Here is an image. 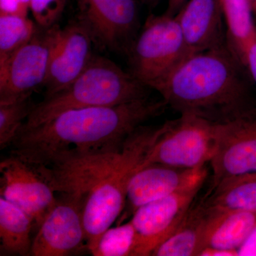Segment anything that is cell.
<instances>
[{
  "instance_id": "obj_10",
  "label": "cell",
  "mask_w": 256,
  "mask_h": 256,
  "mask_svg": "<svg viewBox=\"0 0 256 256\" xmlns=\"http://www.w3.org/2000/svg\"><path fill=\"white\" fill-rule=\"evenodd\" d=\"M204 181L143 205L134 212L130 220L137 234L132 256H152L154 249L176 230L193 206Z\"/></svg>"
},
{
  "instance_id": "obj_29",
  "label": "cell",
  "mask_w": 256,
  "mask_h": 256,
  "mask_svg": "<svg viewBox=\"0 0 256 256\" xmlns=\"http://www.w3.org/2000/svg\"><path fill=\"white\" fill-rule=\"evenodd\" d=\"M238 256L236 250H223L218 248H204L200 254V256Z\"/></svg>"
},
{
  "instance_id": "obj_7",
  "label": "cell",
  "mask_w": 256,
  "mask_h": 256,
  "mask_svg": "<svg viewBox=\"0 0 256 256\" xmlns=\"http://www.w3.org/2000/svg\"><path fill=\"white\" fill-rule=\"evenodd\" d=\"M58 28L38 26L28 43L0 62V104L30 97L43 86Z\"/></svg>"
},
{
  "instance_id": "obj_23",
  "label": "cell",
  "mask_w": 256,
  "mask_h": 256,
  "mask_svg": "<svg viewBox=\"0 0 256 256\" xmlns=\"http://www.w3.org/2000/svg\"><path fill=\"white\" fill-rule=\"evenodd\" d=\"M137 234L130 220L109 228L101 235L92 252L94 256H132Z\"/></svg>"
},
{
  "instance_id": "obj_9",
  "label": "cell",
  "mask_w": 256,
  "mask_h": 256,
  "mask_svg": "<svg viewBox=\"0 0 256 256\" xmlns=\"http://www.w3.org/2000/svg\"><path fill=\"white\" fill-rule=\"evenodd\" d=\"M118 151L90 154H64L46 164L33 166L54 192L84 202L118 163ZM32 165V164H31Z\"/></svg>"
},
{
  "instance_id": "obj_27",
  "label": "cell",
  "mask_w": 256,
  "mask_h": 256,
  "mask_svg": "<svg viewBox=\"0 0 256 256\" xmlns=\"http://www.w3.org/2000/svg\"><path fill=\"white\" fill-rule=\"evenodd\" d=\"M244 65L249 77L256 86V40L248 48L244 57Z\"/></svg>"
},
{
  "instance_id": "obj_4",
  "label": "cell",
  "mask_w": 256,
  "mask_h": 256,
  "mask_svg": "<svg viewBox=\"0 0 256 256\" xmlns=\"http://www.w3.org/2000/svg\"><path fill=\"white\" fill-rule=\"evenodd\" d=\"M164 129V124L138 128L124 141L118 163L88 196L82 208V220L90 254L101 235L122 214L130 182L142 168L152 146Z\"/></svg>"
},
{
  "instance_id": "obj_31",
  "label": "cell",
  "mask_w": 256,
  "mask_h": 256,
  "mask_svg": "<svg viewBox=\"0 0 256 256\" xmlns=\"http://www.w3.org/2000/svg\"><path fill=\"white\" fill-rule=\"evenodd\" d=\"M144 4L150 8H154L159 2L160 0H141Z\"/></svg>"
},
{
  "instance_id": "obj_20",
  "label": "cell",
  "mask_w": 256,
  "mask_h": 256,
  "mask_svg": "<svg viewBox=\"0 0 256 256\" xmlns=\"http://www.w3.org/2000/svg\"><path fill=\"white\" fill-rule=\"evenodd\" d=\"M220 2L226 26L228 46L244 65L248 48L256 40V23L252 6L248 0Z\"/></svg>"
},
{
  "instance_id": "obj_26",
  "label": "cell",
  "mask_w": 256,
  "mask_h": 256,
  "mask_svg": "<svg viewBox=\"0 0 256 256\" xmlns=\"http://www.w3.org/2000/svg\"><path fill=\"white\" fill-rule=\"evenodd\" d=\"M30 0H0V12L26 15Z\"/></svg>"
},
{
  "instance_id": "obj_13",
  "label": "cell",
  "mask_w": 256,
  "mask_h": 256,
  "mask_svg": "<svg viewBox=\"0 0 256 256\" xmlns=\"http://www.w3.org/2000/svg\"><path fill=\"white\" fill-rule=\"evenodd\" d=\"M1 196L20 207L38 228L58 198L32 165L14 156L0 163Z\"/></svg>"
},
{
  "instance_id": "obj_1",
  "label": "cell",
  "mask_w": 256,
  "mask_h": 256,
  "mask_svg": "<svg viewBox=\"0 0 256 256\" xmlns=\"http://www.w3.org/2000/svg\"><path fill=\"white\" fill-rule=\"evenodd\" d=\"M166 104L148 98L120 105L74 109L48 122L21 130L11 154L32 166L64 154L118 151L143 122L159 116Z\"/></svg>"
},
{
  "instance_id": "obj_30",
  "label": "cell",
  "mask_w": 256,
  "mask_h": 256,
  "mask_svg": "<svg viewBox=\"0 0 256 256\" xmlns=\"http://www.w3.org/2000/svg\"><path fill=\"white\" fill-rule=\"evenodd\" d=\"M188 0H169L168 1V8L164 12L166 14L174 16L178 14L180 10L183 8Z\"/></svg>"
},
{
  "instance_id": "obj_8",
  "label": "cell",
  "mask_w": 256,
  "mask_h": 256,
  "mask_svg": "<svg viewBox=\"0 0 256 256\" xmlns=\"http://www.w3.org/2000/svg\"><path fill=\"white\" fill-rule=\"evenodd\" d=\"M216 148L210 163L212 190L226 178L256 172V108L216 124Z\"/></svg>"
},
{
  "instance_id": "obj_18",
  "label": "cell",
  "mask_w": 256,
  "mask_h": 256,
  "mask_svg": "<svg viewBox=\"0 0 256 256\" xmlns=\"http://www.w3.org/2000/svg\"><path fill=\"white\" fill-rule=\"evenodd\" d=\"M210 210L204 202L192 206L176 230L161 242L153 256H200Z\"/></svg>"
},
{
  "instance_id": "obj_25",
  "label": "cell",
  "mask_w": 256,
  "mask_h": 256,
  "mask_svg": "<svg viewBox=\"0 0 256 256\" xmlns=\"http://www.w3.org/2000/svg\"><path fill=\"white\" fill-rule=\"evenodd\" d=\"M67 0H30V10L35 22L41 28L58 24Z\"/></svg>"
},
{
  "instance_id": "obj_12",
  "label": "cell",
  "mask_w": 256,
  "mask_h": 256,
  "mask_svg": "<svg viewBox=\"0 0 256 256\" xmlns=\"http://www.w3.org/2000/svg\"><path fill=\"white\" fill-rule=\"evenodd\" d=\"M60 196L37 228L32 256H67L88 250L82 220L84 202Z\"/></svg>"
},
{
  "instance_id": "obj_15",
  "label": "cell",
  "mask_w": 256,
  "mask_h": 256,
  "mask_svg": "<svg viewBox=\"0 0 256 256\" xmlns=\"http://www.w3.org/2000/svg\"><path fill=\"white\" fill-rule=\"evenodd\" d=\"M206 176V165L188 169L160 163L146 164L138 170L130 182L124 217L132 216L143 205L203 181Z\"/></svg>"
},
{
  "instance_id": "obj_11",
  "label": "cell",
  "mask_w": 256,
  "mask_h": 256,
  "mask_svg": "<svg viewBox=\"0 0 256 256\" xmlns=\"http://www.w3.org/2000/svg\"><path fill=\"white\" fill-rule=\"evenodd\" d=\"M78 21L98 45L127 52L137 36L139 15L136 0H76Z\"/></svg>"
},
{
  "instance_id": "obj_17",
  "label": "cell",
  "mask_w": 256,
  "mask_h": 256,
  "mask_svg": "<svg viewBox=\"0 0 256 256\" xmlns=\"http://www.w3.org/2000/svg\"><path fill=\"white\" fill-rule=\"evenodd\" d=\"M207 208L210 215L202 250L218 248L238 252L255 226L256 212Z\"/></svg>"
},
{
  "instance_id": "obj_24",
  "label": "cell",
  "mask_w": 256,
  "mask_h": 256,
  "mask_svg": "<svg viewBox=\"0 0 256 256\" xmlns=\"http://www.w3.org/2000/svg\"><path fill=\"white\" fill-rule=\"evenodd\" d=\"M35 105L31 96L0 104V148L11 146Z\"/></svg>"
},
{
  "instance_id": "obj_3",
  "label": "cell",
  "mask_w": 256,
  "mask_h": 256,
  "mask_svg": "<svg viewBox=\"0 0 256 256\" xmlns=\"http://www.w3.org/2000/svg\"><path fill=\"white\" fill-rule=\"evenodd\" d=\"M146 88L130 72L106 57L94 54L85 70L68 86L34 106L21 130L36 127L66 111L146 98Z\"/></svg>"
},
{
  "instance_id": "obj_16",
  "label": "cell",
  "mask_w": 256,
  "mask_h": 256,
  "mask_svg": "<svg viewBox=\"0 0 256 256\" xmlns=\"http://www.w3.org/2000/svg\"><path fill=\"white\" fill-rule=\"evenodd\" d=\"M176 16L188 55L228 44L220 0H188Z\"/></svg>"
},
{
  "instance_id": "obj_32",
  "label": "cell",
  "mask_w": 256,
  "mask_h": 256,
  "mask_svg": "<svg viewBox=\"0 0 256 256\" xmlns=\"http://www.w3.org/2000/svg\"><path fill=\"white\" fill-rule=\"evenodd\" d=\"M248 2L250 3V6H252V12H254V18H255L256 23V0H248Z\"/></svg>"
},
{
  "instance_id": "obj_21",
  "label": "cell",
  "mask_w": 256,
  "mask_h": 256,
  "mask_svg": "<svg viewBox=\"0 0 256 256\" xmlns=\"http://www.w3.org/2000/svg\"><path fill=\"white\" fill-rule=\"evenodd\" d=\"M210 208L256 212V172L226 178L204 202Z\"/></svg>"
},
{
  "instance_id": "obj_6",
  "label": "cell",
  "mask_w": 256,
  "mask_h": 256,
  "mask_svg": "<svg viewBox=\"0 0 256 256\" xmlns=\"http://www.w3.org/2000/svg\"><path fill=\"white\" fill-rule=\"evenodd\" d=\"M216 124L193 114L165 122L164 129L148 153L143 166L160 163L194 168L210 162L216 148Z\"/></svg>"
},
{
  "instance_id": "obj_14",
  "label": "cell",
  "mask_w": 256,
  "mask_h": 256,
  "mask_svg": "<svg viewBox=\"0 0 256 256\" xmlns=\"http://www.w3.org/2000/svg\"><path fill=\"white\" fill-rule=\"evenodd\" d=\"M94 42L90 32L78 20L58 28L43 85L45 97L63 90L85 70L94 55Z\"/></svg>"
},
{
  "instance_id": "obj_5",
  "label": "cell",
  "mask_w": 256,
  "mask_h": 256,
  "mask_svg": "<svg viewBox=\"0 0 256 256\" xmlns=\"http://www.w3.org/2000/svg\"><path fill=\"white\" fill-rule=\"evenodd\" d=\"M127 52L130 74L152 88L188 55L176 15H150Z\"/></svg>"
},
{
  "instance_id": "obj_19",
  "label": "cell",
  "mask_w": 256,
  "mask_h": 256,
  "mask_svg": "<svg viewBox=\"0 0 256 256\" xmlns=\"http://www.w3.org/2000/svg\"><path fill=\"white\" fill-rule=\"evenodd\" d=\"M34 222L22 210L2 196L0 198L1 252L31 255Z\"/></svg>"
},
{
  "instance_id": "obj_28",
  "label": "cell",
  "mask_w": 256,
  "mask_h": 256,
  "mask_svg": "<svg viewBox=\"0 0 256 256\" xmlns=\"http://www.w3.org/2000/svg\"><path fill=\"white\" fill-rule=\"evenodd\" d=\"M240 256H256V224L252 233L238 250Z\"/></svg>"
},
{
  "instance_id": "obj_2",
  "label": "cell",
  "mask_w": 256,
  "mask_h": 256,
  "mask_svg": "<svg viewBox=\"0 0 256 256\" xmlns=\"http://www.w3.org/2000/svg\"><path fill=\"white\" fill-rule=\"evenodd\" d=\"M246 76L226 44L186 56L152 88L181 114L223 122L252 107Z\"/></svg>"
},
{
  "instance_id": "obj_22",
  "label": "cell",
  "mask_w": 256,
  "mask_h": 256,
  "mask_svg": "<svg viewBox=\"0 0 256 256\" xmlns=\"http://www.w3.org/2000/svg\"><path fill=\"white\" fill-rule=\"evenodd\" d=\"M38 28L26 15L0 12V62L28 43Z\"/></svg>"
}]
</instances>
